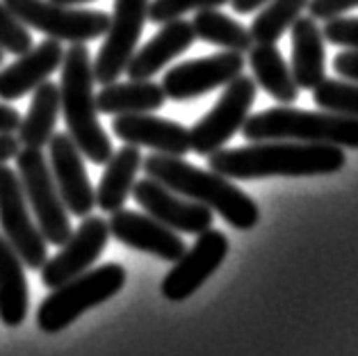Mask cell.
<instances>
[{
	"instance_id": "26",
	"label": "cell",
	"mask_w": 358,
	"mask_h": 356,
	"mask_svg": "<svg viewBox=\"0 0 358 356\" xmlns=\"http://www.w3.org/2000/svg\"><path fill=\"white\" fill-rule=\"evenodd\" d=\"M189 23L196 39L220 46L224 50H231V53L247 55L253 46L249 30L235 19H229L220 10H201L194 14V19Z\"/></svg>"
},
{
	"instance_id": "11",
	"label": "cell",
	"mask_w": 358,
	"mask_h": 356,
	"mask_svg": "<svg viewBox=\"0 0 358 356\" xmlns=\"http://www.w3.org/2000/svg\"><path fill=\"white\" fill-rule=\"evenodd\" d=\"M110 240L108 222L99 215H87L53 258L41 265V283L46 288H59L66 281L92 270Z\"/></svg>"
},
{
	"instance_id": "29",
	"label": "cell",
	"mask_w": 358,
	"mask_h": 356,
	"mask_svg": "<svg viewBox=\"0 0 358 356\" xmlns=\"http://www.w3.org/2000/svg\"><path fill=\"white\" fill-rule=\"evenodd\" d=\"M231 0H151L148 3V21L153 23H169L176 21L187 12H201V10H217L222 5H229Z\"/></svg>"
},
{
	"instance_id": "8",
	"label": "cell",
	"mask_w": 358,
	"mask_h": 356,
	"mask_svg": "<svg viewBox=\"0 0 358 356\" xmlns=\"http://www.w3.org/2000/svg\"><path fill=\"white\" fill-rule=\"evenodd\" d=\"M256 103V83L249 76H238L226 85L215 108L201 117L189 130V151L196 155H213L240 133Z\"/></svg>"
},
{
	"instance_id": "21",
	"label": "cell",
	"mask_w": 358,
	"mask_h": 356,
	"mask_svg": "<svg viewBox=\"0 0 358 356\" xmlns=\"http://www.w3.org/2000/svg\"><path fill=\"white\" fill-rule=\"evenodd\" d=\"M30 290L25 279V265L14 247L0 233V322L21 327L28 318Z\"/></svg>"
},
{
	"instance_id": "37",
	"label": "cell",
	"mask_w": 358,
	"mask_h": 356,
	"mask_svg": "<svg viewBox=\"0 0 358 356\" xmlns=\"http://www.w3.org/2000/svg\"><path fill=\"white\" fill-rule=\"evenodd\" d=\"M57 5H69V7H78V5H87L92 3V0H53Z\"/></svg>"
},
{
	"instance_id": "22",
	"label": "cell",
	"mask_w": 358,
	"mask_h": 356,
	"mask_svg": "<svg viewBox=\"0 0 358 356\" xmlns=\"http://www.w3.org/2000/svg\"><path fill=\"white\" fill-rule=\"evenodd\" d=\"M142 153L139 146H121L119 151L110 155L106 162V171L101 176V183L96 187V206L103 213H117L124 208L128 197L133 194L137 171L142 169Z\"/></svg>"
},
{
	"instance_id": "4",
	"label": "cell",
	"mask_w": 358,
	"mask_h": 356,
	"mask_svg": "<svg viewBox=\"0 0 358 356\" xmlns=\"http://www.w3.org/2000/svg\"><path fill=\"white\" fill-rule=\"evenodd\" d=\"M242 135L249 142H303L358 149V119L331 115L324 110L267 108L258 115H249Z\"/></svg>"
},
{
	"instance_id": "34",
	"label": "cell",
	"mask_w": 358,
	"mask_h": 356,
	"mask_svg": "<svg viewBox=\"0 0 358 356\" xmlns=\"http://www.w3.org/2000/svg\"><path fill=\"white\" fill-rule=\"evenodd\" d=\"M19 124H21V112L12 106H7V103H0V133L12 135L16 133Z\"/></svg>"
},
{
	"instance_id": "15",
	"label": "cell",
	"mask_w": 358,
	"mask_h": 356,
	"mask_svg": "<svg viewBox=\"0 0 358 356\" xmlns=\"http://www.w3.org/2000/svg\"><path fill=\"white\" fill-rule=\"evenodd\" d=\"M133 197L144 208L146 215H151L153 220H158L160 224L176 233L199 236V233L213 229L215 215L210 208L171 192L169 187H164L162 183L148 176L142 180H135Z\"/></svg>"
},
{
	"instance_id": "5",
	"label": "cell",
	"mask_w": 358,
	"mask_h": 356,
	"mask_svg": "<svg viewBox=\"0 0 358 356\" xmlns=\"http://www.w3.org/2000/svg\"><path fill=\"white\" fill-rule=\"evenodd\" d=\"M126 267L106 263L59 285L37 308V327L43 334H57L76 322L90 308L115 297L126 285Z\"/></svg>"
},
{
	"instance_id": "16",
	"label": "cell",
	"mask_w": 358,
	"mask_h": 356,
	"mask_svg": "<svg viewBox=\"0 0 358 356\" xmlns=\"http://www.w3.org/2000/svg\"><path fill=\"white\" fill-rule=\"evenodd\" d=\"M108 227L110 238H117L121 245L158 256L160 260H167V263H176L187 249L176 231L167 229L146 213L121 208V211L112 213Z\"/></svg>"
},
{
	"instance_id": "25",
	"label": "cell",
	"mask_w": 358,
	"mask_h": 356,
	"mask_svg": "<svg viewBox=\"0 0 358 356\" xmlns=\"http://www.w3.org/2000/svg\"><path fill=\"white\" fill-rule=\"evenodd\" d=\"M247 55L256 87H263L269 97L285 106L299 99V87L294 83L290 66L274 43H253Z\"/></svg>"
},
{
	"instance_id": "18",
	"label": "cell",
	"mask_w": 358,
	"mask_h": 356,
	"mask_svg": "<svg viewBox=\"0 0 358 356\" xmlns=\"http://www.w3.org/2000/svg\"><path fill=\"white\" fill-rule=\"evenodd\" d=\"M64 62L62 41L43 39L39 46L30 48L0 71V99L19 101L32 94L41 83H46Z\"/></svg>"
},
{
	"instance_id": "28",
	"label": "cell",
	"mask_w": 358,
	"mask_h": 356,
	"mask_svg": "<svg viewBox=\"0 0 358 356\" xmlns=\"http://www.w3.org/2000/svg\"><path fill=\"white\" fill-rule=\"evenodd\" d=\"M315 106L331 115H343L358 119V85L343 83L334 78H324L315 90H313Z\"/></svg>"
},
{
	"instance_id": "31",
	"label": "cell",
	"mask_w": 358,
	"mask_h": 356,
	"mask_svg": "<svg viewBox=\"0 0 358 356\" xmlns=\"http://www.w3.org/2000/svg\"><path fill=\"white\" fill-rule=\"evenodd\" d=\"M322 34L329 43L345 46L347 50H358V16H336L329 19L322 28Z\"/></svg>"
},
{
	"instance_id": "3",
	"label": "cell",
	"mask_w": 358,
	"mask_h": 356,
	"mask_svg": "<svg viewBox=\"0 0 358 356\" xmlns=\"http://www.w3.org/2000/svg\"><path fill=\"white\" fill-rule=\"evenodd\" d=\"M94 83V59L90 48L87 43H71L64 50L59 85V106L64 112L66 133L87 160L106 164L115 149L99 121Z\"/></svg>"
},
{
	"instance_id": "27",
	"label": "cell",
	"mask_w": 358,
	"mask_h": 356,
	"mask_svg": "<svg viewBox=\"0 0 358 356\" xmlns=\"http://www.w3.org/2000/svg\"><path fill=\"white\" fill-rule=\"evenodd\" d=\"M306 7L308 0H267L249 28L253 43H276L306 12Z\"/></svg>"
},
{
	"instance_id": "32",
	"label": "cell",
	"mask_w": 358,
	"mask_h": 356,
	"mask_svg": "<svg viewBox=\"0 0 358 356\" xmlns=\"http://www.w3.org/2000/svg\"><path fill=\"white\" fill-rule=\"evenodd\" d=\"M358 0H308V16L315 21H329L343 16L349 10H356Z\"/></svg>"
},
{
	"instance_id": "19",
	"label": "cell",
	"mask_w": 358,
	"mask_h": 356,
	"mask_svg": "<svg viewBox=\"0 0 358 356\" xmlns=\"http://www.w3.org/2000/svg\"><path fill=\"white\" fill-rule=\"evenodd\" d=\"M196 41V34L192 30V23L185 19H176L169 23H162V28L153 34L151 39L135 55L130 57L126 66V76L130 80H151L155 78L171 59L185 53Z\"/></svg>"
},
{
	"instance_id": "13",
	"label": "cell",
	"mask_w": 358,
	"mask_h": 356,
	"mask_svg": "<svg viewBox=\"0 0 358 356\" xmlns=\"http://www.w3.org/2000/svg\"><path fill=\"white\" fill-rule=\"evenodd\" d=\"M244 71V55L224 53L189 59L178 66L169 69L162 78L164 97L171 101H192L206 97L217 87H226Z\"/></svg>"
},
{
	"instance_id": "12",
	"label": "cell",
	"mask_w": 358,
	"mask_h": 356,
	"mask_svg": "<svg viewBox=\"0 0 358 356\" xmlns=\"http://www.w3.org/2000/svg\"><path fill=\"white\" fill-rule=\"evenodd\" d=\"M226 256H229V238L222 231L208 229L199 233L192 249H185V254L162 279V297L169 301H185L220 270Z\"/></svg>"
},
{
	"instance_id": "20",
	"label": "cell",
	"mask_w": 358,
	"mask_h": 356,
	"mask_svg": "<svg viewBox=\"0 0 358 356\" xmlns=\"http://www.w3.org/2000/svg\"><path fill=\"white\" fill-rule=\"evenodd\" d=\"M292 78L299 90H315L327 78L324 34L310 16H299L292 28Z\"/></svg>"
},
{
	"instance_id": "36",
	"label": "cell",
	"mask_w": 358,
	"mask_h": 356,
	"mask_svg": "<svg viewBox=\"0 0 358 356\" xmlns=\"http://www.w3.org/2000/svg\"><path fill=\"white\" fill-rule=\"evenodd\" d=\"M265 3H267V0H231L233 10L238 14H251V12L260 10Z\"/></svg>"
},
{
	"instance_id": "24",
	"label": "cell",
	"mask_w": 358,
	"mask_h": 356,
	"mask_svg": "<svg viewBox=\"0 0 358 356\" xmlns=\"http://www.w3.org/2000/svg\"><path fill=\"white\" fill-rule=\"evenodd\" d=\"M59 112H62V106H59V85L50 80L41 83L32 92L30 108L25 112V117H21V124L16 128L19 144L28 146V149H43V146H48L50 137L55 133Z\"/></svg>"
},
{
	"instance_id": "14",
	"label": "cell",
	"mask_w": 358,
	"mask_h": 356,
	"mask_svg": "<svg viewBox=\"0 0 358 356\" xmlns=\"http://www.w3.org/2000/svg\"><path fill=\"white\" fill-rule=\"evenodd\" d=\"M48 164L59 197L69 215L87 217L96 208V190L85 167V155L69 137V133H53L48 142Z\"/></svg>"
},
{
	"instance_id": "38",
	"label": "cell",
	"mask_w": 358,
	"mask_h": 356,
	"mask_svg": "<svg viewBox=\"0 0 358 356\" xmlns=\"http://www.w3.org/2000/svg\"><path fill=\"white\" fill-rule=\"evenodd\" d=\"M3 62H5V50L0 48V66H3Z\"/></svg>"
},
{
	"instance_id": "1",
	"label": "cell",
	"mask_w": 358,
	"mask_h": 356,
	"mask_svg": "<svg viewBox=\"0 0 358 356\" xmlns=\"http://www.w3.org/2000/svg\"><path fill=\"white\" fill-rule=\"evenodd\" d=\"M340 146L303 142H251L240 149H222L208 155L215 173L229 180H256L269 176H327L345 167Z\"/></svg>"
},
{
	"instance_id": "17",
	"label": "cell",
	"mask_w": 358,
	"mask_h": 356,
	"mask_svg": "<svg viewBox=\"0 0 358 356\" xmlns=\"http://www.w3.org/2000/svg\"><path fill=\"white\" fill-rule=\"evenodd\" d=\"M112 130L124 144L148 146L155 153L178 155L182 158L189 151V128L178 121L162 119L153 112L146 115H117Z\"/></svg>"
},
{
	"instance_id": "35",
	"label": "cell",
	"mask_w": 358,
	"mask_h": 356,
	"mask_svg": "<svg viewBox=\"0 0 358 356\" xmlns=\"http://www.w3.org/2000/svg\"><path fill=\"white\" fill-rule=\"evenodd\" d=\"M21 144L16 140V135H7V133H0V164L10 162L16 158V153H19Z\"/></svg>"
},
{
	"instance_id": "23",
	"label": "cell",
	"mask_w": 358,
	"mask_h": 356,
	"mask_svg": "<svg viewBox=\"0 0 358 356\" xmlns=\"http://www.w3.org/2000/svg\"><path fill=\"white\" fill-rule=\"evenodd\" d=\"M167 97L162 85L153 80L110 83L96 94V108L101 115H146L158 112Z\"/></svg>"
},
{
	"instance_id": "2",
	"label": "cell",
	"mask_w": 358,
	"mask_h": 356,
	"mask_svg": "<svg viewBox=\"0 0 358 356\" xmlns=\"http://www.w3.org/2000/svg\"><path fill=\"white\" fill-rule=\"evenodd\" d=\"M142 169L148 178L158 180L171 192L210 208L213 213L222 215L233 229L251 231L260 220V211L256 201L242 190L231 183L229 178L220 176L213 169H199L178 155L153 153L142 160Z\"/></svg>"
},
{
	"instance_id": "9",
	"label": "cell",
	"mask_w": 358,
	"mask_h": 356,
	"mask_svg": "<svg viewBox=\"0 0 358 356\" xmlns=\"http://www.w3.org/2000/svg\"><path fill=\"white\" fill-rule=\"evenodd\" d=\"M0 233L28 270H41V265L48 260V242L32 217L19 173L7 162L0 164Z\"/></svg>"
},
{
	"instance_id": "33",
	"label": "cell",
	"mask_w": 358,
	"mask_h": 356,
	"mask_svg": "<svg viewBox=\"0 0 358 356\" xmlns=\"http://www.w3.org/2000/svg\"><path fill=\"white\" fill-rule=\"evenodd\" d=\"M334 71L358 85V50H345V53L336 55Z\"/></svg>"
},
{
	"instance_id": "30",
	"label": "cell",
	"mask_w": 358,
	"mask_h": 356,
	"mask_svg": "<svg viewBox=\"0 0 358 356\" xmlns=\"http://www.w3.org/2000/svg\"><path fill=\"white\" fill-rule=\"evenodd\" d=\"M0 48L10 55H23L32 48L30 30L7 10L3 0H0Z\"/></svg>"
},
{
	"instance_id": "7",
	"label": "cell",
	"mask_w": 358,
	"mask_h": 356,
	"mask_svg": "<svg viewBox=\"0 0 358 356\" xmlns=\"http://www.w3.org/2000/svg\"><path fill=\"white\" fill-rule=\"evenodd\" d=\"M25 28L39 30L55 41L87 43L106 34L110 14L83 7L57 5L53 0H3Z\"/></svg>"
},
{
	"instance_id": "10",
	"label": "cell",
	"mask_w": 358,
	"mask_h": 356,
	"mask_svg": "<svg viewBox=\"0 0 358 356\" xmlns=\"http://www.w3.org/2000/svg\"><path fill=\"white\" fill-rule=\"evenodd\" d=\"M151 0H115V12L110 16L106 41L94 59V80L101 85L117 83L126 73L130 57L135 55L139 37L148 21Z\"/></svg>"
},
{
	"instance_id": "6",
	"label": "cell",
	"mask_w": 358,
	"mask_h": 356,
	"mask_svg": "<svg viewBox=\"0 0 358 356\" xmlns=\"http://www.w3.org/2000/svg\"><path fill=\"white\" fill-rule=\"evenodd\" d=\"M16 173H19L23 194L28 199L34 222L48 245L62 247L73 233L69 211L59 197V190L50 173V164L43 149L21 146L16 153Z\"/></svg>"
}]
</instances>
